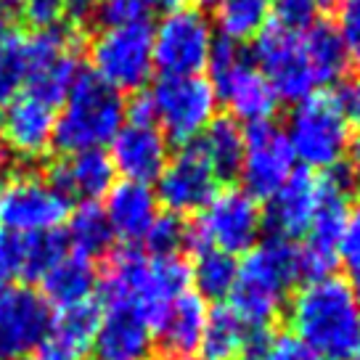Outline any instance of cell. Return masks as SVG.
Returning a JSON list of instances; mask_svg holds the SVG:
<instances>
[{"label": "cell", "instance_id": "obj_1", "mask_svg": "<svg viewBox=\"0 0 360 360\" xmlns=\"http://www.w3.org/2000/svg\"><path fill=\"white\" fill-rule=\"evenodd\" d=\"M289 331L321 360H352L360 345V304L347 278L328 273L292 294Z\"/></svg>", "mask_w": 360, "mask_h": 360}, {"label": "cell", "instance_id": "obj_2", "mask_svg": "<svg viewBox=\"0 0 360 360\" xmlns=\"http://www.w3.org/2000/svg\"><path fill=\"white\" fill-rule=\"evenodd\" d=\"M302 276V255L294 241L281 236L257 241L238 265L228 307L252 328H268Z\"/></svg>", "mask_w": 360, "mask_h": 360}, {"label": "cell", "instance_id": "obj_3", "mask_svg": "<svg viewBox=\"0 0 360 360\" xmlns=\"http://www.w3.org/2000/svg\"><path fill=\"white\" fill-rule=\"evenodd\" d=\"M191 289V265L180 257H151L138 249H122L109 257L98 276L103 302H130L157 321L162 310Z\"/></svg>", "mask_w": 360, "mask_h": 360}, {"label": "cell", "instance_id": "obj_4", "mask_svg": "<svg viewBox=\"0 0 360 360\" xmlns=\"http://www.w3.org/2000/svg\"><path fill=\"white\" fill-rule=\"evenodd\" d=\"M283 133L294 159L307 172H331L345 162L352 141L347 98L334 90H318L297 101Z\"/></svg>", "mask_w": 360, "mask_h": 360}, {"label": "cell", "instance_id": "obj_5", "mask_svg": "<svg viewBox=\"0 0 360 360\" xmlns=\"http://www.w3.org/2000/svg\"><path fill=\"white\" fill-rule=\"evenodd\" d=\"M127 101L90 69H82L56 114L53 146L61 154L106 148L124 124Z\"/></svg>", "mask_w": 360, "mask_h": 360}, {"label": "cell", "instance_id": "obj_6", "mask_svg": "<svg viewBox=\"0 0 360 360\" xmlns=\"http://www.w3.org/2000/svg\"><path fill=\"white\" fill-rule=\"evenodd\" d=\"M262 210L241 188H225L212 196L191 225H186V249L199 255L217 249L231 257L247 255L262 233Z\"/></svg>", "mask_w": 360, "mask_h": 360}, {"label": "cell", "instance_id": "obj_7", "mask_svg": "<svg viewBox=\"0 0 360 360\" xmlns=\"http://www.w3.org/2000/svg\"><path fill=\"white\" fill-rule=\"evenodd\" d=\"M210 75L217 101H223L236 122H270V117L278 109V98L270 88V82L262 77L252 58L238 48V43L231 40H214L210 53Z\"/></svg>", "mask_w": 360, "mask_h": 360}, {"label": "cell", "instance_id": "obj_8", "mask_svg": "<svg viewBox=\"0 0 360 360\" xmlns=\"http://www.w3.org/2000/svg\"><path fill=\"white\" fill-rule=\"evenodd\" d=\"M90 72L109 88L141 90L154 72V30L151 24L101 27L88 43Z\"/></svg>", "mask_w": 360, "mask_h": 360}, {"label": "cell", "instance_id": "obj_9", "mask_svg": "<svg viewBox=\"0 0 360 360\" xmlns=\"http://www.w3.org/2000/svg\"><path fill=\"white\" fill-rule=\"evenodd\" d=\"M252 64L270 82L278 101L297 103L321 90L302 30H286L281 24L265 27L252 45Z\"/></svg>", "mask_w": 360, "mask_h": 360}, {"label": "cell", "instance_id": "obj_10", "mask_svg": "<svg viewBox=\"0 0 360 360\" xmlns=\"http://www.w3.org/2000/svg\"><path fill=\"white\" fill-rule=\"evenodd\" d=\"M22 51L24 93L56 109V103L67 98V93L82 72L75 32L67 27L32 30L27 37H22Z\"/></svg>", "mask_w": 360, "mask_h": 360}, {"label": "cell", "instance_id": "obj_11", "mask_svg": "<svg viewBox=\"0 0 360 360\" xmlns=\"http://www.w3.org/2000/svg\"><path fill=\"white\" fill-rule=\"evenodd\" d=\"M154 30V69L165 77H193L207 69L214 45L212 22L202 8L178 6L165 11Z\"/></svg>", "mask_w": 360, "mask_h": 360}, {"label": "cell", "instance_id": "obj_12", "mask_svg": "<svg viewBox=\"0 0 360 360\" xmlns=\"http://www.w3.org/2000/svg\"><path fill=\"white\" fill-rule=\"evenodd\" d=\"M154 106V122L178 143H193L210 127L217 109V96L210 79L193 77H162L148 93Z\"/></svg>", "mask_w": 360, "mask_h": 360}, {"label": "cell", "instance_id": "obj_13", "mask_svg": "<svg viewBox=\"0 0 360 360\" xmlns=\"http://www.w3.org/2000/svg\"><path fill=\"white\" fill-rule=\"evenodd\" d=\"M321 180H323V199L304 233V247H300L302 273L307 278H321L334 273L339 262V241L349 214L347 199L352 191V172L345 165H339L331 172H323Z\"/></svg>", "mask_w": 360, "mask_h": 360}, {"label": "cell", "instance_id": "obj_14", "mask_svg": "<svg viewBox=\"0 0 360 360\" xmlns=\"http://www.w3.org/2000/svg\"><path fill=\"white\" fill-rule=\"evenodd\" d=\"M72 204L37 172H22L6 180L0 202V228L16 236H37L67 223Z\"/></svg>", "mask_w": 360, "mask_h": 360}, {"label": "cell", "instance_id": "obj_15", "mask_svg": "<svg viewBox=\"0 0 360 360\" xmlns=\"http://www.w3.org/2000/svg\"><path fill=\"white\" fill-rule=\"evenodd\" d=\"M294 154L278 124L259 122L249 124L244 133V157L238 167L241 191L249 193L255 202L270 199L283 188V183L294 175Z\"/></svg>", "mask_w": 360, "mask_h": 360}, {"label": "cell", "instance_id": "obj_16", "mask_svg": "<svg viewBox=\"0 0 360 360\" xmlns=\"http://www.w3.org/2000/svg\"><path fill=\"white\" fill-rule=\"evenodd\" d=\"M220 191V178L210 167L207 157L196 143L180 146L169 154L167 165L157 178V202L165 204L169 214L202 212L212 196Z\"/></svg>", "mask_w": 360, "mask_h": 360}, {"label": "cell", "instance_id": "obj_17", "mask_svg": "<svg viewBox=\"0 0 360 360\" xmlns=\"http://www.w3.org/2000/svg\"><path fill=\"white\" fill-rule=\"evenodd\" d=\"M53 310L30 286L0 294V360H30L51 337Z\"/></svg>", "mask_w": 360, "mask_h": 360}, {"label": "cell", "instance_id": "obj_18", "mask_svg": "<svg viewBox=\"0 0 360 360\" xmlns=\"http://www.w3.org/2000/svg\"><path fill=\"white\" fill-rule=\"evenodd\" d=\"M53 133L56 109L24 90L0 109V138L6 154L22 162H40L48 157L53 148Z\"/></svg>", "mask_w": 360, "mask_h": 360}, {"label": "cell", "instance_id": "obj_19", "mask_svg": "<svg viewBox=\"0 0 360 360\" xmlns=\"http://www.w3.org/2000/svg\"><path fill=\"white\" fill-rule=\"evenodd\" d=\"M154 349V328L141 307L130 302H103L101 323L93 339L98 360H148Z\"/></svg>", "mask_w": 360, "mask_h": 360}, {"label": "cell", "instance_id": "obj_20", "mask_svg": "<svg viewBox=\"0 0 360 360\" xmlns=\"http://www.w3.org/2000/svg\"><path fill=\"white\" fill-rule=\"evenodd\" d=\"M106 154L112 159L114 172H122L124 180L151 186L167 165L169 141L157 127V122H127L124 120Z\"/></svg>", "mask_w": 360, "mask_h": 360}, {"label": "cell", "instance_id": "obj_21", "mask_svg": "<svg viewBox=\"0 0 360 360\" xmlns=\"http://www.w3.org/2000/svg\"><path fill=\"white\" fill-rule=\"evenodd\" d=\"M114 165L106 148H90L77 154H61L51 162L45 180L56 188L69 204H96L114 186Z\"/></svg>", "mask_w": 360, "mask_h": 360}, {"label": "cell", "instance_id": "obj_22", "mask_svg": "<svg viewBox=\"0 0 360 360\" xmlns=\"http://www.w3.org/2000/svg\"><path fill=\"white\" fill-rule=\"evenodd\" d=\"M323 199V180L313 172H294L292 178L283 183V188L276 196L268 199V225L273 228V236L281 238H300L307 233L313 223L315 212Z\"/></svg>", "mask_w": 360, "mask_h": 360}, {"label": "cell", "instance_id": "obj_23", "mask_svg": "<svg viewBox=\"0 0 360 360\" xmlns=\"http://www.w3.org/2000/svg\"><path fill=\"white\" fill-rule=\"evenodd\" d=\"M268 337V328H252L228 304H220L207 315L199 349L202 360H257Z\"/></svg>", "mask_w": 360, "mask_h": 360}, {"label": "cell", "instance_id": "obj_24", "mask_svg": "<svg viewBox=\"0 0 360 360\" xmlns=\"http://www.w3.org/2000/svg\"><path fill=\"white\" fill-rule=\"evenodd\" d=\"M101 210L109 220L114 238L133 244V241H143L148 228L154 225L159 214V202L151 186L122 180V183H114L109 193L103 196Z\"/></svg>", "mask_w": 360, "mask_h": 360}, {"label": "cell", "instance_id": "obj_25", "mask_svg": "<svg viewBox=\"0 0 360 360\" xmlns=\"http://www.w3.org/2000/svg\"><path fill=\"white\" fill-rule=\"evenodd\" d=\"M207 315V302L188 289L178 300H172L154 321V342L167 349L169 358H191L202 345Z\"/></svg>", "mask_w": 360, "mask_h": 360}, {"label": "cell", "instance_id": "obj_26", "mask_svg": "<svg viewBox=\"0 0 360 360\" xmlns=\"http://www.w3.org/2000/svg\"><path fill=\"white\" fill-rule=\"evenodd\" d=\"M96 292H98V270L93 265V259L79 257L75 252H67L40 278V297L51 310L90 302Z\"/></svg>", "mask_w": 360, "mask_h": 360}, {"label": "cell", "instance_id": "obj_27", "mask_svg": "<svg viewBox=\"0 0 360 360\" xmlns=\"http://www.w3.org/2000/svg\"><path fill=\"white\" fill-rule=\"evenodd\" d=\"M64 238L69 252H75L85 259L103 257L114 244V233L109 228V220L98 204H79L67 217Z\"/></svg>", "mask_w": 360, "mask_h": 360}, {"label": "cell", "instance_id": "obj_28", "mask_svg": "<svg viewBox=\"0 0 360 360\" xmlns=\"http://www.w3.org/2000/svg\"><path fill=\"white\" fill-rule=\"evenodd\" d=\"M98 323H101V304L96 300L75 304V307H64V310L53 313L51 337L48 339H53L56 345H61L64 349H69L72 355H77L82 360L93 349Z\"/></svg>", "mask_w": 360, "mask_h": 360}, {"label": "cell", "instance_id": "obj_29", "mask_svg": "<svg viewBox=\"0 0 360 360\" xmlns=\"http://www.w3.org/2000/svg\"><path fill=\"white\" fill-rule=\"evenodd\" d=\"M202 154L207 157L210 167L217 172V178H228L236 175L241 167V157H244V130L238 127L236 120L228 117H214L210 127L199 135Z\"/></svg>", "mask_w": 360, "mask_h": 360}, {"label": "cell", "instance_id": "obj_30", "mask_svg": "<svg viewBox=\"0 0 360 360\" xmlns=\"http://www.w3.org/2000/svg\"><path fill=\"white\" fill-rule=\"evenodd\" d=\"M302 34H304V45L310 51V58H313V67L318 72L321 90H326L328 85H334V82H339V79L347 75V67H349L347 51H345L342 40L334 32V27H328L323 22L302 30Z\"/></svg>", "mask_w": 360, "mask_h": 360}, {"label": "cell", "instance_id": "obj_31", "mask_svg": "<svg viewBox=\"0 0 360 360\" xmlns=\"http://www.w3.org/2000/svg\"><path fill=\"white\" fill-rule=\"evenodd\" d=\"M270 11H273V0H220L217 27L231 43L255 40L268 27Z\"/></svg>", "mask_w": 360, "mask_h": 360}, {"label": "cell", "instance_id": "obj_32", "mask_svg": "<svg viewBox=\"0 0 360 360\" xmlns=\"http://www.w3.org/2000/svg\"><path fill=\"white\" fill-rule=\"evenodd\" d=\"M238 262L236 257L217 252V249H204L196 255V262L191 268V283L196 286L193 292L207 300H225L233 292L236 283Z\"/></svg>", "mask_w": 360, "mask_h": 360}, {"label": "cell", "instance_id": "obj_33", "mask_svg": "<svg viewBox=\"0 0 360 360\" xmlns=\"http://www.w3.org/2000/svg\"><path fill=\"white\" fill-rule=\"evenodd\" d=\"M69 252L64 231H48L37 236H24V257H22V278L40 281L48 270Z\"/></svg>", "mask_w": 360, "mask_h": 360}, {"label": "cell", "instance_id": "obj_34", "mask_svg": "<svg viewBox=\"0 0 360 360\" xmlns=\"http://www.w3.org/2000/svg\"><path fill=\"white\" fill-rule=\"evenodd\" d=\"M180 0H98L96 19L101 27H117V24H148L157 11H172Z\"/></svg>", "mask_w": 360, "mask_h": 360}, {"label": "cell", "instance_id": "obj_35", "mask_svg": "<svg viewBox=\"0 0 360 360\" xmlns=\"http://www.w3.org/2000/svg\"><path fill=\"white\" fill-rule=\"evenodd\" d=\"M143 244L151 257H178V252L186 247V223L178 214H157L154 225L143 236Z\"/></svg>", "mask_w": 360, "mask_h": 360}, {"label": "cell", "instance_id": "obj_36", "mask_svg": "<svg viewBox=\"0 0 360 360\" xmlns=\"http://www.w3.org/2000/svg\"><path fill=\"white\" fill-rule=\"evenodd\" d=\"M331 6H337V0H273L270 13L286 30H307L321 22Z\"/></svg>", "mask_w": 360, "mask_h": 360}, {"label": "cell", "instance_id": "obj_37", "mask_svg": "<svg viewBox=\"0 0 360 360\" xmlns=\"http://www.w3.org/2000/svg\"><path fill=\"white\" fill-rule=\"evenodd\" d=\"M24 88V51L22 37H8L0 48V109L13 101Z\"/></svg>", "mask_w": 360, "mask_h": 360}, {"label": "cell", "instance_id": "obj_38", "mask_svg": "<svg viewBox=\"0 0 360 360\" xmlns=\"http://www.w3.org/2000/svg\"><path fill=\"white\" fill-rule=\"evenodd\" d=\"M19 13L32 30L61 27L67 19V0H19Z\"/></svg>", "mask_w": 360, "mask_h": 360}, {"label": "cell", "instance_id": "obj_39", "mask_svg": "<svg viewBox=\"0 0 360 360\" xmlns=\"http://www.w3.org/2000/svg\"><path fill=\"white\" fill-rule=\"evenodd\" d=\"M337 37L349 58L360 61V0H337Z\"/></svg>", "mask_w": 360, "mask_h": 360}, {"label": "cell", "instance_id": "obj_40", "mask_svg": "<svg viewBox=\"0 0 360 360\" xmlns=\"http://www.w3.org/2000/svg\"><path fill=\"white\" fill-rule=\"evenodd\" d=\"M257 360H321L313 349L304 345L300 337H294L292 331H278L270 334L265 347L259 352Z\"/></svg>", "mask_w": 360, "mask_h": 360}, {"label": "cell", "instance_id": "obj_41", "mask_svg": "<svg viewBox=\"0 0 360 360\" xmlns=\"http://www.w3.org/2000/svg\"><path fill=\"white\" fill-rule=\"evenodd\" d=\"M339 259H345L349 268H360V204L347 214L345 233L339 241Z\"/></svg>", "mask_w": 360, "mask_h": 360}, {"label": "cell", "instance_id": "obj_42", "mask_svg": "<svg viewBox=\"0 0 360 360\" xmlns=\"http://www.w3.org/2000/svg\"><path fill=\"white\" fill-rule=\"evenodd\" d=\"M30 360H79V358L72 355L69 349H64L61 345H56L53 339H45L43 345H40V349Z\"/></svg>", "mask_w": 360, "mask_h": 360}, {"label": "cell", "instance_id": "obj_43", "mask_svg": "<svg viewBox=\"0 0 360 360\" xmlns=\"http://www.w3.org/2000/svg\"><path fill=\"white\" fill-rule=\"evenodd\" d=\"M347 106H349V114L355 117V146H358V154H360V72L355 75L352 85H349Z\"/></svg>", "mask_w": 360, "mask_h": 360}, {"label": "cell", "instance_id": "obj_44", "mask_svg": "<svg viewBox=\"0 0 360 360\" xmlns=\"http://www.w3.org/2000/svg\"><path fill=\"white\" fill-rule=\"evenodd\" d=\"M11 37V32H8V22L3 19V13H0V48H3V43Z\"/></svg>", "mask_w": 360, "mask_h": 360}, {"label": "cell", "instance_id": "obj_45", "mask_svg": "<svg viewBox=\"0 0 360 360\" xmlns=\"http://www.w3.org/2000/svg\"><path fill=\"white\" fill-rule=\"evenodd\" d=\"M349 286H352V292H355V300H358V304H360V268L355 270V276H352Z\"/></svg>", "mask_w": 360, "mask_h": 360}, {"label": "cell", "instance_id": "obj_46", "mask_svg": "<svg viewBox=\"0 0 360 360\" xmlns=\"http://www.w3.org/2000/svg\"><path fill=\"white\" fill-rule=\"evenodd\" d=\"M8 286H11V278H8V276H6V273H0V294L6 292V289H8Z\"/></svg>", "mask_w": 360, "mask_h": 360}, {"label": "cell", "instance_id": "obj_47", "mask_svg": "<svg viewBox=\"0 0 360 360\" xmlns=\"http://www.w3.org/2000/svg\"><path fill=\"white\" fill-rule=\"evenodd\" d=\"M220 0H193V8H204V6H217Z\"/></svg>", "mask_w": 360, "mask_h": 360}, {"label": "cell", "instance_id": "obj_48", "mask_svg": "<svg viewBox=\"0 0 360 360\" xmlns=\"http://www.w3.org/2000/svg\"><path fill=\"white\" fill-rule=\"evenodd\" d=\"M6 157H8V154H6V146H3V138H0V165L6 162Z\"/></svg>", "mask_w": 360, "mask_h": 360}, {"label": "cell", "instance_id": "obj_49", "mask_svg": "<svg viewBox=\"0 0 360 360\" xmlns=\"http://www.w3.org/2000/svg\"><path fill=\"white\" fill-rule=\"evenodd\" d=\"M3 191H6V178L0 175V202H3Z\"/></svg>", "mask_w": 360, "mask_h": 360}, {"label": "cell", "instance_id": "obj_50", "mask_svg": "<svg viewBox=\"0 0 360 360\" xmlns=\"http://www.w3.org/2000/svg\"><path fill=\"white\" fill-rule=\"evenodd\" d=\"M352 360H360V345H358V349H355V355H352Z\"/></svg>", "mask_w": 360, "mask_h": 360}, {"label": "cell", "instance_id": "obj_51", "mask_svg": "<svg viewBox=\"0 0 360 360\" xmlns=\"http://www.w3.org/2000/svg\"><path fill=\"white\" fill-rule=\"evenodd\" d=\"M167 360H196V358L191 355V358H167Z\"/></svg>", "mask_w": 360, "mask_h": 360}, {"label": "cell", "instance_id": "obj_52", "mask_svg": "<svg viewBox=\"0 0 360 360\" xmlns=\"http://www.w3.org/2000/svg\"><path fill=\"white\" fill-rule=\"evenodd\" d=\"M6 3H19V0H6Z\"/></svg>", "mask_w": 360, "mask_h": 360}, {"label": "cell", "instance_id": "obj_53", "mask_svg": "<svg viewBox=\"0 0 360 360\" xmlns=\"http://www.w3.org/2000/svg\"><path fill=\"white\" fill-rule=\"evenodd\" d=\"M96 3H98V0H96Z\"/></svg>", "mask_w": 360, "mask_h": 360}]
</instances>
